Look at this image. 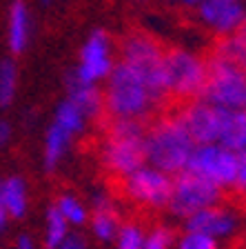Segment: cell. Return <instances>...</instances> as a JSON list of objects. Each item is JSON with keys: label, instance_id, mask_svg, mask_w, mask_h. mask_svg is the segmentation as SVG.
Returning a JSON list of instances; mask_svg holds the SVG:
<instances>
[{"label": "cell", "instance_id": "cell-1", "mask_svg": "<svg viewBox=\"0 0 246 249\" xmlns=\"http://www.w3.org/2000/svg\"><path fill=\"white\" fill-rule=\"evenodd\" d=\"M104 83V114L111 120L144 123L158 111L160 105H164V98H160L147 80L122 60L115 62Z\"/></svg>", "mask_w": 246, "mask_h": 249}, {"label": "cell", "instance_id": "cell-2", "mask_svg": "<svg viewBox=\"0 0 246 249\" xmlns=\"http://www.w3.org/2000/svg\"><path fill=\"white\" fill-rule=\"evenodd\" d=\"M193 149L195 142L191 140L184 124L180 123L175 114L155 118L144 136L147 165L155 167L169 176H178L186 169Z\"/></svg>", "mask_w": 246, "mask_h": 249}, {"label": "cell", "instance_id": "cell-3", "mask_svg": "<svg viewBox=\"0 0 246 249\" xmlns=\"http://www.w3.org/2000/svg\"><path fill=\"white\" fill-rule=\"evenodd\" d=\"M144 136L147 127L133 120H111L100 142V162L107 174L115 178H127L142 165H147L144 156Z\"/></svg>", "mask_w": 246, "mask_h": 249}, {"label": "cell", "instance_id": "cell-4", "mask_svg": "<svg viewBox=\"0 0 246 249\" xmlns=\"http://www.w3.org/2000/svg\"><path fill=\"white\" fill-rule=\"evenodd\" d=\"M206 85V58L191 47L164 49V87L166 96L180 103L202 98Z\"/></svg>", "mask_w": 246, "mask_h": 249}, {"label": "cell", "instance_id": "cell-5", "mask_svg": "<svg viewBox=\"0 0 246 249\" xmlns=\"http://www.w3.org/2000/svg\"><path fill=\"white\" fill-rule=\"evenodd\" d=\"M202 98L222 111H246V71L213 53L206 58V85Z\"/></svg>", "mask_w": 246, "mask_h": 249}, {"label": "cell", "instance_id": "cell-6", "mask_svg": "<svg viewBox=\"0 0 246 249\" xmlns=\"http://www.w3.org/2000/svg\"><path fill=\"white\" fill-rule=\"evenodd\" d=\"M120 60L138 71L160 98H169L164 87V47L144 31H131L120 42Z\"/></svg>", "mask_w": 246, "mask_h": 249}, {"label": "cell", "instance_id": "cell-7", "mask_svg": "<svg viewBox=\"0 0 246 249\" xmlns=\"http://www.w3.org/2000/svg\"><path fill=\"white\" fill-rule=\"evenodd\" d=\"M87 127V118L82 116V111L71 105L67 98L56 107L53 120L49 124V129L45 134V149H42V158H45V169L53 171L62 162V158L67 156L69 147L73 145V140L84 131Z\"/></svg>", "mask_w": 246, "mask_h": 249}, {"label": "cell", "instance_id": "cell-8", "mask_svg": "<svg viewBox=\"0 0 246 249\" xmlns=\"http://www.w3.org/2000/svg\"><path fill=\"white\" fill-rule=\"evenodd\" d=\"M173 176L155 169L151 165H142L133 174L122 178V196L131 205L149 212H160L169 207Z\"/></svg>", "mask_w": 246, "mask_h": 249}, {"label": "cell", "instance_id": "cell-9", "mask_svg": "<svg viewBox=\"0 0 246 249\" xmlns=\"http://www.w3.org/2000/svg\"><path fill=\"white\" fill-rule=\"evenodd\" d=\"M222 200V189L215 185H211L204 178H197L189 171H182L178 176H173V189H171L169 198V212L175 218H191L193 213L202 212L206 207L220 205Z\"/></svg>", "mask_w": 246, "mask_h": 249}, {"label": "cell", "instance_id": "cell-10", "mask_svg": "<svg viewBox=\"0 0 246 249\" xmlns=\"http://www.w3.org/2000/svg\"><path fill=\"white\" fill-rule=\"evenodd\" d=\"M115 45H113L109 31L93 29L84 38L78 53V67L73 69L78 80L89 85H100L109 78L115 67Z\"/></svg>", "mask_w": 246, "mask_h": 249}, {"label": "cell", "instance_id": "cell-11", "mask_svg": "<svg viewBox=\"0 0 246 249\" xmlns=\"http://www.w3.org/2000/svg\"><path fill=\"white\" fill-rule=\"evenodd\" d=\"M235 167H237V154L222 147L220 142H209V145H195L184 171H189V174H193L197 178H204L211 185L220 187L224 192V189L233 187Z\"/></svg>", "mask_w": 246, "mask_h": 249}, {"label": "cell", "instance_id": "cell-12", "mask_svg": "<svg viewBox=\"0 0 246 249\" xmlns=\"http://www.w3.org/2000/svg\"><path fill=\"white\" fill-rule=\"evenodd\" d=\"M197 22L209 34L222 38L233 36L246 25V7L244 2H231V0H204L197 9Z\"/></svg>", "mask_w": 246, "mask_h": 249}, {"label": "cell", "instance_id": "cell-13", "mask_svg": "<svg viewBox=\"0 0 246 249\" xmlns=\"http://www.w3.org/2000/svg\"><path fill=\"white\" fill-rule=\"evenodd\" d=\"M180 123L184 124L186 134L191 136L195 145H209V142H217L220 136V124H222V109L213 107L206 103L204 98L189 100L178 114Z\"/></svg>", "mask_w": 246, "mask_h": 249}, {"label": "cell", "instance_id": "cell-14", "mask_svg": "<svg viewBox=\"0 0 246 249\" xmlns=\"http://www.w3.org/2000/svg\"><path fill=\"white\" fill-rule=\"evenodd\" d=\"M184 229L202 231L215 240H224V238H231L233 233L240 229V218H237V213L231 207L213 205V207H206L202 212L193 213L191 218H186Z\"/></svg>", "mask_w": 246, "mask_h": 249}, {"label": "cell", "instance_id": "cell-15", "mask_svg": "<svg viewBox=\"0 0 246 249\" xmlns=\"http://www.w3.org/2000/svg\"><path fill=\"white\" fill-rule=\"evenodd\" d=\"M122 218H120V209L113 202L109 194L98 192L91 200V213H89V227L91 233L102 243H111L118 233Z\"/></svg>", "mask_w": 246, "mask_h": 249}, {"label": "cell", "instance_id": "cell-16", "mask_svg": "<svg viewBox=\"0 0 246 249\" xmlns=\"http://www.w3.org/2000/svg\"><path fill=\"white\" fill-rule=\"evenodd\" d=\"M67 100L71 105H76L82 111V116L87 120L100 118L104 114V93L98 85H89L78 80L76 73L67 76Z\"/></svg>", "mask_w": 246, "mask_h": 249}, {"label": "cell", "instance_id": "cell-17", "mask_svg": "<svg viewBox=\"0 0 246 249\" xmlns=\"http://www.w3.org/2000/svg\"><path fill=\"white\" fill-rule=\"evenodd\" d=\"M7 42L11 53H22L31 38V14L25 0H14L7 16Z\"/></svg>", "mask_w": 246, "mask_h": 249}, {"label": "cell", "instance_id": "cell-18", "mask_svg": "<svg viewBox=\"0 0 246 249\" xmlns=\"http://www.w3.org/2000/svg\"><path fill=\"white\" fill-rule=\"evenodd\" d=\"M217 142L233 154L246 151V111H222Z\"/></svg>", "mask_w": 246, "mask_h": 249}, {"label": "cell", "instance_id": "cell-19", "mask_svg": "<svg viewBox=\"0 0 246 249\" xmlns=\"http://www.w3.org/2000/svg\"><path fill=\"white\" fill-rule=\"evenodd\" d=\"M0 200L9 218H22L27 213V185L20 176H9L0 182Z\"/></svg>", "mask_w": 246, "mask_h": 249}, {"label": "cell", "instance_id": "cell-20", "mask_svg": "<svg viewBox=\"0 0 246 249\" xmlns=\"http://www.w3.org/2000/svg\"><path fill=\"white\" fill-rule=\"evenodd\" d=\"M213 53L235 62L237 67H242L246 71V25L240 31H235L233 36H226L222 40H217Z\"/></svg>", "mask_w": 246, "mask_h": 249}, {"label": "cell", "instance_id": "cell-21", "mask_svg": "<svg viewBox=\"0 0 246 249\" xmlns=\"http://www.w3.org/2000/svg\"><path fill=\"white\" fill-rule=\"evenodd\" d=\"M69 227L71 225L65 220L60 212L56 209V205L47 209V225H45V249H56L62 240L67 238L69 233Z\"/></svg>", "mask_w": 246, "mask_h": 249}, {"label": "cell", "instance_id": "cell-22", "mask_svg": "<svg viewBox=\"0 0 246 249\" xmlns=\"http://www.w3.org/2000/svg\"><path fill=\"white\" fill-rule=\"evenodd\" d=\"M16 87H18V67L11 58L0 60V107H11L16 98Z\"/></svg>", "mask_w": 246, "mask_h": 249}, {"label": "cell", "instance_id": "cell-23", "mask_svg": "<svg viewBox=\"0 0 246 249\" xmlns=\"http://www.w3.org/2000/svg\"><path fill=\"white\" fill-rule=\"evenodd\" d=\"M144 236H147V227L138 220H127L120 225L118 233H115V249H144Z\"/></svg>", "mask_w": 246, "mask_h": 249}, {"label": "cell", "instance_id": "cell-24", "mask_svg": "<svg viewBox=\"0 0 246 249\" xmlns=\"http://www.w3.org/2000/svg\"><path fill=\"white\" fill-rule=\"evenodd\" d=\"M56 209L65 216V220H67L69 225H76V227H80V225H84L89 220V209L84 207V202L78 196H73V194H62V196H58Z\"/></svg>", "mask_w": 246, "mask_h": 249}, {"label": "cell", "instance_id": "cell-25", "mask_svg": "<svg viewBox=\"0 0 246 249\" xmlns=\"http://www.w3.org/2000/svg\"><path fill=\"white\" fill-rule=\"evenodd\" d=\"M175 229L164 223H158L147 229L144 236V249H173L175 247Z\"/></svg>", "mask_w": 246, "mask_h": 249}, {"label": "cell", "instance_id": "cell-26", "mask_svg": "<svg viewBox=\"0 0 246 249\" xmlns=\"http://www.w3.org/2000/svg\"><path fill=\"white\" fill-rule=\"evenodd\" d=\"M175 249H220V240L211 238L202 231L184 229L175 240Z\"/></svg>", "mask_w": 246, "mask_h": 249}, {"label": "cell", "instance_id": "cell-27", "mask_svg": "<svg viewBox=\"0 0 246 249\" xmlns=\"http://www.w3.org/2000/svg\"><path fill=\"white\" fill-rule=\"evenodd\" d=\"M231 189L235 194H242V196H246V151H240V154H237L235 180H233Z\"/></svg>", "mask_w": 246, "mask_h": 249}, {"label": "cell", "instance_id": "cell-28", "mask_svg": "<svg viewBox=\"0 0 246 249\" xmlns=\"http://www.w3.org/2000/svg\"><path fill=\"white\" fill-rule=\"evenodd\" d=\"M56 249H87V243H84V238L80 233H69Z\"/></svg>", "mask_w": 246, "mask_h": 249}, {"label": "cell", "instance_id": "cell-29", "mask_svg": "<svg viewBox=\"0 0 246 249\" xmlns=\"http://www.w3.org/2000/svg\"><path fill=\"white\" fill-rule=\"evenodd\" d=\"M11 140V124L7 120H0V147L9 145Z\"/></svg>", "mask_w": 246, "mask_h": 249}, {"label": "cell", "instance_id": "cell-30", "mask_svg": "<svg viewBox=\"0 0 246 249\" xmlns=\"http://www.w3.org/2000/svg\"><path fill=\"white\" fill-rule=\"evenodd\" d=\"M16 249H36V243H33V240H31L29 236H18Z\"/></svg>", "mask_w": 246, "mask_h": 249}, {"label": "cell", "instance_id": "cell-31", "mask_svg": "<svg viewBox=\"0 0 246 249\" xmlns=\"http://www.w3.org/2000/svg\"><path fill=\"white\" fill-rule=\"evenodd\" d=\"M202 2H204V0H180L178 5L186 7V9H197V7H200Z\"/></svg>", "mask_w": 246, "mask_h": 249}, {"label": "cell", "instance_id": "cell-32", "mask_svg": "<svg viewBox=\"0 0 246 249\" xmlns=\"http://www.w3.org/2000/svg\"><path fill=\"white\" fill-rule=\"evenodd\" d=\"M7 223H9V216H7L5 207H2V200H0V231H5Z\"/></svg>", "mask_w": 246, "mask_h": 249}, {"label": "cell", "instance_id": "cell-33", "mask_svg": "<svg viewBox=\"0 0 246 249\" xmlns=\"http://www.w3.org/2000/svg\"><path fill=\"white\" fill-rule=\"evenodd\" d=\"M166 2H175V5H178V2H180V0H166Z\"/></svg>", "mask_w": 246, "mask_h": 249}, {"label": "cell", "instance_id": "cell-34", "mask_svg": "<svg viewBox=\"0 0 246 249\" xmlns=\"http://www.w3.org/2000/svg\"><path fill=\"white\" fill-rule=\"evenodd\" d=\"M40 2H42V5H47V2H51V0H40Z\"/></svg>", "mask_w": 246, "mask_h": 249}, {"label": "cell", "instance_id": "cell-35", "mask_svg": "<svg viewBox=\"0 0 246 249\" xmlns=\"http://www.w3.org/2000/svg\"><path fill=\"white\" fill-rule=\"evenodd\" d=\"M231 2H244V0H231Z\"/></svg>", "mask_w": 246, "mask_h": 249}]
</instances>
